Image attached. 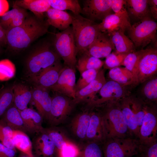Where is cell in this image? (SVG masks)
I'll list each match as a JSON object with an SVG mask.
<instances>
[{
  "mask_svg": "<svg viewBox=\"0 0 157 157\" xmlns=\"http://www.w3.org/2000/svg\"><path fill=\"white\" fill-rule=\"evenodd\" d=\"M49 25L47 20L28 16L21 25L6 31V44L15 51L25 49L46 34Z\"/></svg>",
  "mask_w": 157,
  "mask_h": 157,
  "instance_id": "1",
  "label": "cell"
},
{
  "mask_svg": "<svg viewBox=\"0 0 157 157\" xmlns=\"http://www.w3.org/2000/svg\"><path fill=\"white\" fill-rule=\"evenodd\" d=\"M100 106L102 107L100 111L105 140L131 137L118 101L109 102Z\"/></svg>",
  "mask_w": 157,
  "mask_h": 157,
  "instance_id": "2",
  "label": "cell"
},
{
  "mask_svg": "<svg viewBox=\"0 0 157 157\" xmlns=\"http://www.w3.org/2000/svg\"><path fill=\"white\" fill-rule=\"evenodd\" d=\"M72 24L77 54L80 55L87 51L90 44L100 31L98 24L80 14H72Z\"/></svg>",
  "mask_w": 157,
  "mask_h": 157,
  "instance_id": "3",
  "label": "cell"
},
{
  "mask_svg": "<svg viewBox=\"0 0 157 157\" xmlns=\"http://www.w3.org/2000/svg\"><path fill=\"white\" fill-rule=\"evenodd\" d=\"M60 58L49 42L44 43L29 56L26 62L27 74L30 79L60 60Z\"/></svg>",
  "mask_w": 157,
  "mask_h": 157,
  "instance_id": "4",
  "label": "cell"
},
{
  "mask_svg": "<svg viewBox=\"0 0 157 157\" xmlns=\"http://www.w3.org/2000/svg\"><path fill=\"white\" fill-rule=\"evenodd\" d=\"M104 142V157H132L138 154L140 143L135 138H110Z\"/></svg>",
  "mask_w": 157,
  "mask_h": 157,
  "instance_id": "5",
  "label": "cell"
},
{
  "mask_svg": "<svg viewBox=\"0 0 157 157\" xmlns=\"http://www.w3.org/2000/svg\"><path fill=\"white\" fill-rule=\"evenodd\" d=\"M53 47L65 66L75 70L77 54L72 27L56 34Z\"/></svg>",
  "mask_w": 157,
  "mask_h": 157,
  "instance_id": "6",
  "label": "cell"
},
{
  "mask_svg": "<svg viewBox=\"0 0 157 157\" xmlns=\"http://www.w3.org/2000/svg\"><path fill=\"white\" fill-rule=\"evenodd\" d=\"M157 29V23L148 17L131 25L128 31L135 47L143 48L156 41Z\"/></svg>",
  "mask_w": 157,
  "mask_h": 157,
  "instance_id": "7",
  "label": "cell"
},
{
  "mask_svg": "<svg viewBox=\"0 0 157 157\" xmlns=\"http://www.w3.org/2000/svg\"><path fill=\"white\" fill-rule=\"evenodd\" d=\"M127 87L111 80L106 81L98 92L99 97L87 102V106L93 108L109 102L119 101L129 94Z\"/></svg>",
  "mask_w": 157,
  "mask_h": 157,
  "instance_id": "8",
  "label": "cell"
},
{
  "mask_svg": "<svg viewBox=\"0 0 157 157\" xmlns=\"http://www.w3.org/2000/svg\"><path fill=\"white\" fill-rule=\"evenodd\" d=\"M157 104L146 103L145 114L139 131L138 140L146 144L157 140Z\"/></svg>",
  "mask_w": 157,
  "mask_h": 157,
  "instance_id": "9",
  "label": "cell"
},
{
  "mask_svg": "<svg viewBox=\"0 0 157 157\" xmlns=\"http://www.w3.org/2000/svg\"><path fill=\"white\" fill-rule=\"evenodd\" d=\"M157 71V49H142L138 64L137 85L156 75Z\"/></svg>",
  "mask_w": 157,
  "mask_h": 157,
  "instance_id": "10",
  "label": "cell"
},
{
  "mask_svg": "<svg viewBox=\"0 0 157 157\" xmlns=\"http://www.w3.org/2000/svg\"><path fill=\"white\" fill-rule=\"evenodd\" d=\"M58 94L52 97L51 107L47 119L52 126L58 125L64 121L75 105L72 99Z\"/></svg>",
  "mask_w": 157,
  "mask_h": 157,
  "instance_id": "11",
  "label": "cell"
},
{
  "mask_svg": "<svg viewBox=\"0 0 157 157\" xmlns=\"http://www.w3.org/2000/svg\"><path fill=\"white\" fill-rule=\"evenodd\" d=\"M75 72V69L65 66H63L58 81L49 90L74 99L76 93Z\"/></svg>",
  "mask_w": 157,
  "mask_h": 157,
  "instance_id": "12",
  "label": "cell"
},
{
  "mask_svg": "<svg viewBox=\"0 0 157 157\" xmlns=\"http://www.w3.org/2000/svg\"><path fill=\"white\" fill-rule=\"evenodd\" d=\"M111 4V0H85L81 13L94 22L96 20L102 21L112 14Z\"/></svg>",
  "mask_w": 157,
  "mask_h": 157,
  "instance_id": "13",
  "label": "cell"
},
{
  "mask_svg": "<svg viewBox=\"0 0 157 157\" xmlns=\"http://www.w3.org/2000/svg\"><path fill=\"white\" fill-rule=\"evenodd\" d=\"M63 66L60 60L43 70L37 76L30 79L35 85L49 90L58 81Z\"/></svg>",
  "mask_w": 157,
  "mask_h": 157,
  "instance_id": "14",
  "label": "cell"
},
{
  "mask_svg": "<svg viewBox=\"0 0 157 157\" xmlns=\"http://www.w3.org/2000/svg\"><path fill=\"white\" fill-rule=\"evenodd\" d=\"M98 25L99 31L106 34L115 29L125 32L131 26L127 11L108 15Z\"/></svg>",
  "mask_w": 157,
  "mask_h": 157,
  "instance_id": "15",
  "label": "cell"
},
{
  "mask_svg": "<svg viewBox=\"0 0 157 157\" xmlns=\"http://www.w3.org/2000/svg\"><path fill=\"white\" fill-rule=\"evenodd\" d=\"M106 82L104 69H100L95 78L84 88L76 92L73 99L76 104L82 101L87 102L94 100L95 95Z\"/></svg>",
  "mask_w": 157,
  "mask_h": 157,
  "instance_id": "16",
  "label": "cell"
},
{
  "mask_svg": "<svg viewBox=\"0 0 157 157\" xmlns=\"http://www.w3.org/2000/svg\"><path fill=\"white\" fill-rule=\"evenodd\" d=\"M31 101L43 118L48 119L51 110L52 97L49 95V90L35 87L32 90Z\"/></svg>",
  "mask_w": 157,
  "mask_h": 157,
  "instance_id": "17",
  "label": "cell"
},
{
  "mask_svg": "<svg viewBox=\"0 0 157 157\" xmlns=\"http://www.w3.org/2000/svg\"><path fill=\"white\" fill-rule=\"evenodd\" d=\"M114 48L108 35L100 31L89 46L87 52L90 55L99 58L106 57Z\"/></svg>",
  "mask_w": 157,
  "mask_h": 157,
  "instance_id": "18",
  "label": "cell"
},
{
  "mask_svg": "<svg viewBox=\"0 0 157 157\" xmlns=\"http://www.w3.org/2000/svg\"><path fill=\"white\" fill-rule=\"evenodd\" d=\"M124 31L115 29L107 34L116 49L117 54H128L135 51V47L131 40L124 34Z\"/></svg>",
  "mask_w": 157,
  "mask_h": 157,
  "instance_id": "19",
  "label": "cell"
},
{
  "mask_svg": "<svg viewBox=\"0 0 157 157\" xmlns=\"http://www.w3.org/2000/svg\"><path fill=\"white\" fill-rule=\"evenodd\" d=\"M19 111L28 132L38 133L43 132L44 128L42 126L43 118L38 112L28 108Z\"/></svg>",
  "mask_w": 157,
  "mask_h": 157,
  "instance_id": "20",
  "label": "cell"
},
{
  "mask_svg": "<svg viewBox=\"0 0 157 157\" xmlns=\"http://www.w3.org/2000/svg\"><path fill=\"white\" fill-rule=\"evenodd\" d=\"M85 139L97 142L105 140L100 111L91 112Z\"/></svg>",
  "mask_w": 157,
  "mask_h": 157,
  "instance_id": "21",
  "label": "cell"
},
{
  "mask_svg": "<svg viewBox=\"0 0 157 157\" xmlns=\"http://www.w3.org/2000/svg\"><path fill=\"white\" fill-rule=\"evenodd\" d=\"M0 123L14 130L28 132L19 110L13 103L1 117Z\"/></svg>",
  "mask_w": 157,
  "mask_h": 157,
  "instance_id": "22",
  "label": "cell"
},
{
  "mask_svg": "<svg viewBox=\"0 0 157 157\" xmlns=\"http://www.w3.org/2000/svg\"><path fill=\"white\" fill-rule=\"evenodd\" d=\"M47 21L51 25L59 30L63 31L72 24V15L65 11L50 8L46 13Z\"/></svg>",
  "mask_w": 157,
  "mask_h": 157,
  "instance_id": "23",
  "label": "cell"
},
{
  "mask_svg": "<svg viewBox=\"0 0 157 157\" xmlns=\"http://www.w3.org/2000/svg\"><path fill=\"white\" fill-rule=\"evenodd\" d=\"M126 2L129 18L131 17L138 22L146 17H151L148 0H127Z\"/></svg>",
  "mask_w": 157,
  "mask_h": 157,
  "instance_id": "24",
  "label": "cell"
},
{
  "mask_svg": "<svg viewBox=\"0 0 157 157\" xmlns=\"http://www.w3.org/2000/svg\"><path fill=\"white\" fill-rule=\"evenodd\" d=\"M14 93L13 104L19 110L27 108L31 102L32 90L27 86L21 83H17L13 86Z\"/></svg>",
  "mask_w": 157,
  "mask_h": 157,
  "instance_id": "25",
  "label": "cell"
},
{
  "mask_svg": "<svg viewBox=\"0 0 157 157\" xmlns=\"http://www.w3.org/2000/svg\"><path fill=\"white\" fill-rule=\"evenodd\" d=\"M16 6L32 11L37 18L43 19L44 13L51 8L49 0H19L15 2Z\"/></svg>",
  "mask_w": 157,
  "mask_h": 157,
  "instance_id": "26",
  "label": "cell"
},
{
  "mask_svg": "<svg viewBox=\"0 0 157 157\" xmlns=\"http://www.w3.org/2000/svg\"><path fill=\"white\" fill-rule=\"evenodd\" d=\"M91 113L87 111L79 113L75 116L72 120V131L76 136L79 139H85Z\"/></svg>",
  "mask_w": 157,
  "mask_h": 157,
  "instance_id": "27",
  "label": "cell"
},
{
  "mask_svg": "<svg viewBox=\"0 0 157 157\" xmlns=\"http://www.w3.org/2000/svg\"><path fill=\"white\" fill-rule=\"evenodd\" d=\"M35 139L33 145L36 154L39 156L49 157L56 153L55 147L47 135L40 133Z\"/></svg>",
  "mask_w": 157,
  "mask_h": 157,
  "instance_id": "28",
  "label": "cell"
},
{
  "mask_svg": "<svg viewBox=\"0 0 157 157\" xmlns=\"http://www.w3.org/2000/svg\"><path fill=\"white\" fill-rule=\"evenodd\" d=\"M139 97L146 103L157 104V76L156 75L142 83Z\"/></svg>",
  "mask_w": 157,
  "mask_h": 157,
  "instance_id": "29",
  "label": "cell"
},
{
  "mask_svg": "<svg viewBox=\"0 0 157 157\" xmlns=\"http://www.w3.org/2000/svg\"><path fill=\"white\" fill-rule=\"evenodd\" d=\"M104 64V62L99 58L90 55L87 51L80 55L76 67L80 74L90 69L99 70Z\"/></svg>",
  "mask_w": 157,
  "mask_h": 157,
  "instance_id": "30",
  "label": "cell"
},
{
  "mask_svg": "<svg viewBox=\"0 0 157 157\" xmlns=\"http://www.w3.org/2000/svg\"><path fill=\"white\" fill-rule=\"evenodd\" d=\"M12 139L16 148L31 157H34L32 151V142L25 133L20 131L14 130Z\"/></svg>",
  "mask_w": 157,
  "mask_h": 157,
  "instance_id": "31",
  "label": "cell"
},
{
  "mask_svg": "<svg viewBox=\"0 0 157 157\" xmlns=\"http://www.w3.org/2000/svg\"><path fill=\"white\" fill-rule=\"evenodd\" d=\"M108 76L111 80L122 85H134L133 75L125 67H119L111 69L108 72Z\"/></svg>",
  "mask_w": 157,
  "mask_h": 157,
  "instance_id": "32",
  "label": "cell"
},
{
  "mask_svg": "<svg viewBox=\"0 0 157 157\" xmlns=\"http://www.w3.org/2000/svg\"><path fill=\"white\" fill-rule=\"evenodd\" d=\"M51 8L64 11L69 10L75 15L81 13L82 8L77 0H49Z\"/></svg>",
  "mask_w": 157,
  "mask_h": 157,
  "instance_id": "33",
  "label": "cell"
},
{
  "mask_svg": "<svg viewBox=\"0 0 157 157\" xmlns=\"http://www.w3.org/2000/svg\"><path fill=\"white\" fill-rule=\"evenodd\" d=\"M142 50L128 53L125 57L123 65L132 74L134 85H137L138 64Z\"/></svg>",
  "mask_w": 157,
  "mask_h": 157,
  "instance_id": "34",
  "label": "cell"
},
{
  "mask_svg": "<svg viewBox=\"0 0 157 157\" xmlns=\"http://www.w3.org/2000/svg\"><path fill=\"white\" fill-rule=\"evenodd\" d=\"M43 132L47 135L54 144L56 152L61 149L63 145L69 140L61 131L55 128H44Z\"/></svg>",
  "mask_w": 157,
  "mask_h": 157,
  "instance_id": "35",
  "label": "cell"
},
{
  "mask_svg": "<svg viewBox=\"0 0 157 157\" xmlns=\"http://www.w3.org/2000/svg\"><path fill=\"white\" fill-rule=\"evenodd\" d=\"M13 86L5 87L0 90V118L13 103Z\"/></svg>",
  "mask_w": 157,
  "mask_h": 157,
  "instance_id": "36",
  "label": "cell"
},
{
  "mask_svg": "<svg viewBox=\"0 0 157 157\" xmlns=\"http://www.w3.org/2000/svg\"><path fill=\"white\" fill-rule=\"evenodd\" d=\"M15 72V66L11 61L6 59L0 60V81H7L12 78Z\"/></svg>",
  "mask_w": 157,
  "mask_h": 157,
  "instance_id": "37",
  "label": "cell"
},
{
  "mask_svg": "<svg viewBox=\"0 0 157 157\" xmlns=\"http://www.w3.org/2000/svg\"><path fill=\"white\" fill-rule=\"evenodd\" d=\"M80 152L78 147L69 140L55 153L57 157H79Z\"/></svg>",
  "mask_w": 157,
  "mask_h": 157,
  "instance_id": "38",
  "label": "cell"
},
{
  "mask_svg": "<svg viewBox=\"0 0 157 157\" xmlns=\"http://www.w3.org/2000/svg\"><path fill=\"white\" fill-rule=\"evenodd\" d=\"M100 70L90 69L81 74L80 77L76 84V92L84 88L89 84L95 78Z\"/></svg>",
  "mask_w": 157,
  "mask_h": 157,
  "instance_id": "39",
  "label": "cell"
},
{
  "mask_svg": "<svg viewBox=\"0 0 157 157\" xmlns=\"http://www.w3.org/2000/svg\"><path fill=\"white\" fill-rule=\"evenodd\" d=\"M97 142H90L83 150H81L79 157H103L102 149Z\"/></svg>",
  "mask_w": 157,
  "mask_h": 157,
  "instance_id": "40",
  "label": "cell"
},
{
  "mask_svg": "<svg viewBox=\"0 0 157 157\" xmlns=\"http://www.w3.org/2000/svg\"><path fill=\"white\" fill-rule=\"evenodd\" d=\"M157 140L146 144L140 143L138 157H157Z\"/></svg>",
  "mask_w": 157,
  "mask_h": 157,
  "instance_id": "41",
  "label": "cell"
},
{
  "mask_svg": "<svg viewBox=\"0 0 157 157\" xmlns=\"http://www.w3.org/2000/svg\"><path fill=\"white\" fill-rule=\"evenodd\" d=\"M128 54H116L110 53L106 57L104 64L106 68L111 69L123 65V61Z\"/></svg>",
  "mask_w": 157,
  "mask_h": 157,
  "instance_id": "42",
  "label": "cell"
},
{
  "mask_svg": "<svg viewBox=\"0 0 157 157\" xmlns=\"http://www.w3.org/2000/svg\"><path fill=\"white\" fill-rule=\"evenodd\" d=\"M19 7L14 3L13 8L10 10L8 11L0 18V24L6 31L8 28L13 19L17 13L21 9Z\"/></svg>",
  "mask_w": 157,
  "mask_h": 157,
  "instance_id": "43",
  "label": "cell"
},
{
  "mask_svg": "<svg viewBox=\"0 0 157 157\" xmlns=\"http://www.w3.org/2000/svg\"><path fill=\"white\" fill-rule=\"evenodd\" d=\"M28 16L26 9L21 8L13 19L8 28L6 31L21 25L24 23Z\"/></svg>",
  "mask_w": 157,
  "mask_h": 157,
  "instance_id": "44",
  "label": "cell"
},
{
  "mask_svg": "<svg viewBox=\"0 0 157 157\" xmlns=\"http://www.w3.org/2000/svg\"><path fill=\"white\" fill-rule=\"evenodd\" d=\"M125 0H111V8L115 13L127 11Z\"/></svg>",
  "mask_w": 157,
  "mask_h": 157,
  "instance_id": "45",
  "label": "cell"
},
{
  "mask_svg": "<svg viewBox=\"0 0 157 157\" xmlns=\"http://www.w3.org/2000/svg\"><path fill=\"white\" fill-rule=\"evenodd\" d=\"M0 142L3 145L8 148L16 151V148L13 143L12 139L5 135L0 130Z\"/></svg>",
  "mask_w": 157,
  "mask_h": 157,
  "instance_id": "46",
  "label": "cell"
},
{
  "mask_svg": "<svg viewBox=\"0 0 157 157\" xmlns=\"http://www.w3.org/2000/svg\"><path fill=\"white\" fill-rule=\"evenodd\" d=\"M0 151L6 157H14L16 151L9 148L0 142Z\"/></svg>",
  "mask_w": 157,
  "mask_h": 157,
  "instance_id": "47",
  "label": "cell"
},
{
  "mask_svg": "<svg viewBox=\"0 0 157 157\" xmlns=\"http://www.w3.org/2000/svg\"><path fill=\"white\" fill-rule=\"evenodd\" d=\"M150 11L152 16L155 19H157V0H148Z\"/></svg>",
  "mask_w": 157,
  "mask_h": 157,
  "instance_id": "48",
  "label": "cell"
},
{
  "mask_svg": "<svg viewBox=\"0 0 157 157\" xmlns=\"http://www.w3.org/2000/svg\"><path fill=\"white\" fill-rule=\"evenodd\" d=\"M9 5L8 1L6 0H0V16H3L8 11Z\"/></svg>",
  "mask_w": 157,
  "mask_h": 157,
  "instance_id": "49",
  "label": "cell"
},
{
  "mask_svg": "<svg viewBox=\"0 0 157 157\" xmlns=\"http://www.w3.org/2000/svg\"><path fill=\"white\" fill-rule=\"evenodd\" d=\"M6 31L0 24V42L2 45L6 44Z\"/></svg>",
  "mask_w": 157,
  "mask_h": 157,
  "instance_id": "50",
  "label": "cell"
},
{
  "mask_svg": "<svg viewBox=\"0 0 157 157\" xmlns=\"http://www.w3.org/2000/svg\"><path fill=\"white\" fill-rule=\"evenodd\" d=\"M19 157H31L28 155L22 152L20 154Z\"/></svg>",
  "mask_w": 157,
  "mask_h": 157,
  "instance_id": "51",
  "label": "cell"
},
{
  "mask_svg": "<svg viewBox=\"0 0 157 157\" xmlns=\"http://www.w3.org/2000/svg\"><path fill=\"white\" fill-rule=\"evenodd\" d=\"M0 157H6L0 151Z\"/></svg>",
  "mask_w": 157,
  "mask_h": 157,
  "instance_id": "52",
  "label": "cell"
},
{
  "mask_svg": "<svg viewBox=\"0 0 157 157\" xmlns=\"http://www.w3.org/2000/svg\"><path fill=\"white\" fill-rule=\"evenodd\" d=\"M135 156H133V157H138L137 155L135 157Z\"/></svg>",
  "mask_w": 157,
  "mask_h": 157,
  "instance_id": "53",
  "label": "cell"
},
{
  "mask_svg": "<svg viewBox=\"0 0 157 157\" xmlns=\"http://www.w3.org/2000/svg\"><path fill=\"white\" fill-rule=\"evenodd\" d=\"M53 157V156H50V157Z\"/></svg>",
  "mask_w": 157,
  "mask_h": 157,
  "instance_id": "54",
  "label": "cell"
},
{
  "mask_svg": "<svg viewBox=\"0 0 157 157\" xmlns=\"http://www.w3.org/2000/svg\"><path fill=\"white\" fill-rule=\"evenodd\" d=\"M0 45H1V42H0Z\"/></svg>",
  "mask_w": 157,
  "mask_h": 157,
  "instance_id": "55",
  "label": "cell"
},
{
  "mask_svg": "<svg viewBox=\"0 0 157 157\" xmlns=\"http://www.w3.org/2000/svg\"><path fill=\"white\" fill-rule=\"evenodd\" d=\"M42 157H44V156H42Z\"/></svg>",
  "mask_w": 157,
  "mask_h": 157,
  "instance_id": "56",
  "label": "cell"
}]
</instances>
